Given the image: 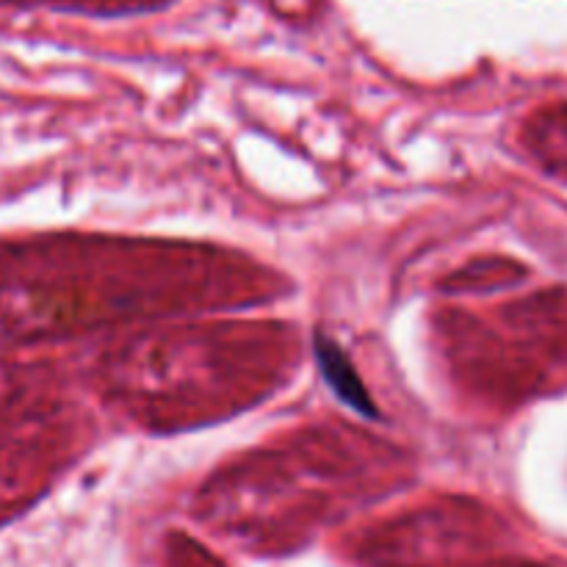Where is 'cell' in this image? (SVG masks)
I'll use <instances>...</instances> for the list:
<instances>
[{"instance_id":"6da1fadb","label":"cell","mask_w":567,"mask_h":567,"mask_svg":"<svg viewBox=\"0 0 567 567\" xmlns=\"http://www.w3.org/2000/svg\"><path fill=\"white\" fill-rule=\"evenodd\" d=\"M313 352L316 363H319L321 369V377H324L327 385L332 388V393H336L347 408H352L354 413L363 415V419H377L380 410H377L374 399L365 391L363 380L358 377V369H354L352 360L347 358V352H343L330 336H321V332H316L313 338Z\"/></svg>"}]
</instances>
